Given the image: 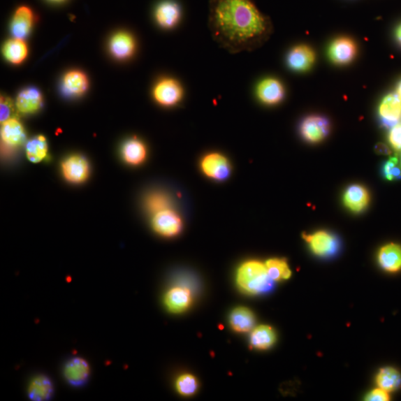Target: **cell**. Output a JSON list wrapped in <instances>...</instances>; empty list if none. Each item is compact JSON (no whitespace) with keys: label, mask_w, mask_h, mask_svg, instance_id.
<instances>
[{"label":"cell","mask_w":401,"mask_h":401,"mask_svg":"<svg viewBox=\"0 0 401 401\" xmlns=\"http://www.w3.org/2000/svg\"><path fill=\"white\" fill-rule=\"evenodd\" d=\"M208 27L214 40L231 54L258 49L273 29L252 0H210Z\"/></svg>","instance_id":"6da1fadb"},{"label":"cell","mask_w":401,"mask_h":401,"mask_svg":"<svg viewBox=\"0 0 401 401\" xmlns=\"http://www.w3.org/2000/svg\"><path fill=\"white\" fill-rule=\"evenodd\" d=\"M267 272L265 265L256 261H247L238 270L237 283L241 291L256 295L265 292L273 284Z\"/></svg>","instance_id":"7a4b0ae2"},{"label":"cell","mask_w":401,"mask_h":401,"mask_svg":"<svg viewBox=\"0 0 401 401\" xmlns=\"http://www.w3.org/2000/svg\"><path fill=\"white\" fill-rule=\"evenodd\" d=\"M200 170L207 178L217 182L226 181L231 173L229 160L219 152H210L200 161Z\"/></svg>","instance_id":"3957f363"},{"label":"cell","mask_w":401,"mask_h":401,"mask_svg":"<svg viewBox=\"0 0 401 401\" xmlns=\"http://www.w3.org/2000/svg\"><path fill=\"white\" fill-rule=\"evenodd\" d=\"M184 90L180 82L167 78L159 80L152 90L153 99L163 107H173L181 102Z\"/></svg>","instance_id":"277c9868"},{"label":"cell","mask_w":401,"mask_h":401,"mask_svg":"<svg viewBox=\"0 0 401 401\" xmlns=\"http://www.w3.org/2000/svg\"><path fill=\"white\" fill-rule=\"evenodd\" d=\"M302 238L311 251L318 256H333L338 251L339 241L331 233L320 231L312 234L303 233Z\"/></svg>","instance_id":"5b68a950"},{"label":"cell","mask_w":401,"mask_h":401,"mask_svg":"<svg viewBox=\"0 0 401 401\" xmlns=\"http://www.w3.org/2000/svg\"><path fill=\"white\" fill-rule=\"evenodd\" d=\"M152 226L153 230L162 237L174 238L182 232L183 221L176 212L172 209H168L154 214Z\"/></svg>","instance_id":"8992f818"},{"label":"cell","mask_w":401,"mask_h":401,"mask_svg":"<svg viewBox=\"0 0 401 401\" xmlns=\"http://www.w3.org/2000/svg\"><path fill=\"white\" fill-rule=\"evenodd\" d=\"M331 125L326 117L310 115L302 122L300 127L302 138L312 144L319 143L329 134Z\"/></svg>","instance_id":"52a82bcc"},{"label":"cell","mask_w":401,"mask_h":401,"mask_svg":"<svg viewBox=\"0 0 401 401\" xmlns=\"http://www.w3.org/2000/svg\"><path fill=\"white\" fill-rule=\"evenodd\" d=\"M357 45L351 38L342 37L334 40L328 48V56L333 64L344 66L356 58Z\"/></svg>","instance_id":"ba28073f"},{"label":"cell","mask_w":401,"mask_h":401,"mask_svg":"<svg viewBox=\"0 0 401 401\" xmlns=\"http://www.w3.org/2000/svg\"><path fill=\"white\" fill-rule=\"evenodd\" d=\"M91 370L89 363L80 357L70 358L64 365V377L67 383L74 387L87 384Z\"/></svg>","instance_id":"9c48e42d"},{"label":"cell","mask_w":401,"mask_h":401,"mask_svg":"<svg viewBox=\"0 0 401 401\" xmlns=\"http://www.w3.org/2000/svg\"><path fill=\"white\" fill-rule=\"evenodd\" d=\"M256 94L261 103L272 105L278 104L284 99L285 89L278 79L267 78L258 82Z\"/></svg>","instance_id":"30bf717a"},{"label":"cell","mask_w":401,"mask_h":401,"mask_svg":"<svg viewBox=\"0 0 401 401\" xmlns=\"http://www.w3.org/2000/svg\"><path fill=\"white\" fill-rule=\"evenodd\" d=\"M64 178L71 183L85 182L89 175V165L87 160L78 155L69 156L62 163Z\"/></svg>","instance_id":"8fae6325"},{"label":"cell","mask_w":401,"mask_h":401,"mask_svg":"<svg viewBox=\"0 0 401 401\" xmlns=\"http://www.w3.org/2000/svg\"><path fill=\"white\" fill-rule=\"evenodd\" d=\"M379 114L381 124L388 129H391L401 119V100L397 94L389 93L386 96L379 105Z\"/></svg>","instance_id":"7c38bea8"},{"label":"cell","mask_w":401,"mask_h":401,"mask_svg":"<svg viewBox=\"0 0 401 401\" xmlns=\"http://www.w3.org/2000/svg\"><path fill=\"white\" fill-rule=\"evenodd\" d=\"M315 53L309 45H299L293 47L287 56L289 67L297 73H305L312 68L315 62Z\"/></svg>","instance_id":"4fadbf2b"},{"label":"cell","mask_w":401,"mask_h":401,"mask_svg":"<svg viewBox=\"0 0 401 401\" xmlns=\"http://www.w3.org/2000/svg\"><path fill=\"white\" fill-rule=\"evenodd\" d=\"M89 87L87 75L81 71L73 70L63 78L61 89L64 96L67 98H78L84 94Z\"/></svg>","instance_id":"5bb4252c"},{"label":"cell","mask_w":401,"mask_h":401,"mask_svg":"<svg viewBox=\"0 0 401 401\" xmlns=\"http://www.w3.org/2000/svg\"><path fill=\"white\" fill-rule=\"evenodd\" d=\"M27 133L24 126L17 117L2 123L1 139L3 145L8 148L15 149L25 143Z\"/></svg>","instance_id":"9a60e30c"},{"label":"cell","mask_w":401,"mask_h":401,"mask_svg":"<svg viewBox=\"0 0 401 401\" xmlns=\"http://www.w3.org/2000/svg\"><path fill=\"white\" fill-rule=\"evenodd\" d=\"M34 21L33 10L28 6H20L16 10L11 20L10 32L15 38L25 39L29 36Z\"/></svg>","instance_id":"2e32d148"},{"label":"cell","mask_w":401,"mask_h":401,"mask_svg":"<svg viewBox=\"0 0 401 401\" xmlns=\"http://www.w3.org/2000/svg\"><path fill=\"white\" fill-rule=\"evenodd\" d=\"M15 104L17 111L21 114L32 115L36 113L43 108V94L37 88H26L18 94Z\"/></svg>","instance_id":"e0dca14e"},{"label":"cell","mask_w":401,"mask_h":401,"mask_svg":"<svg viewBox=\"0 0 401 401\" xmlns=\"http://www.w3.org/2000/svg\"><path fill=\"white\" fill-rule=\"evenodd\" d=\"M370 196L363 186L353 184L349 187L344 195V205L353 213H360L369 205Z\"/></svg>","instance_id":"ac0fdd59"},{"label":"cell","mask_w":401,"mask_h":401,"mask_svg":"<svg viewBox=\"0 0 401 401\" xmlns=\"http://www.w3.org/2000/svg\"><path fill=\"white\" fill-rule=\"evenodd\" d=\"M192 303L191 291L184 287L171 289L165 295L164 304L173 314H180L190 307Z\"/></svg>","instance_id":"d6986e66"},{"label":"cell","mask_w":401,"mask_h":401,"mask_svg":"<svg viewBox=\"0 0 401 401\" xmlns=\"http://www.w3.org/2000/svg\"><path fill=\"white\" fill-rule=\"evenodd\" d=\"M136 41L131 34L122 31L113 35L110 42L111 54L119 60H126L136 50Z\"/></svg>","instance_id":"ffe728a7"},{"label":"cell","mask_w":401,"mask_h":401,"mask_svg":"<svg viewBox=\"0 0 401 401\" xmlns=\"http://www.w3.org/2000/svg\"><path fill=\"white\" fill-rule=\"evenodd\" d=\"M155 18L161 28L173 29L178 24L181 19L180 7L173 1L162 2L155 10Z\"/></svg>","instance_id":"44dd1931"},{"label":"cell","mask_w":401,"mask_h":401,"mask_svg":"<svg viewBox=\"0 0 401 401\" xmlns=\"http://www.w3.org/2000/svg\"><path fill=\"white\" fill-rule=\"evenodd\" d=\"M54 387L50 377L45 374L34 377L28 388V396L34 401H47L52 399Z\"/></svg>","instance_id":"7402d4cb"},{"label":"cell","mask_w":401,"mask_h":401,"mask_svg":"<svg viewBox=\"0 0 401 401\" xmlns=\"http://www.w3.org/2000/svg\"><path fill=\"white\" fill-rule=\"evenodd\" d=\"M377 259L381 267L387 272H398L401 270V246L395 243L384 246Z\"/></svg>","instance_id":"603a6c76"},{"label":"cell","mask_w":401,"mask_h":401,"mask_svg":"<svg viewBox=\"0 0 401 401\" xmlns=\"http://www.w3.org/2000/svg\"><path fill=\"white\" fill-rule=\"evenodd\" d=\"M230 324L235 332L249 333L255 324L254 313L249 309L240 307L235 309L231 314Z\"/></svg>","instance_id":"cb8c5ba5"},{"label":"cell","mask_w":401,"mask_h":401,"mask_svg":"<svg viewBox=\"0 0 401 401\" xmlns=\"http://www.w3.org/2000/svg\"><path fill=\"white\" fill-rule=\"evenodd\" d=\"M147 148L143 141L133 138L126 141L122 147V156L129 164L139 165L147 158Z\"/></svg>","instance_id":"d4e9b609"},{"label":"cell","mask_w":401,"mask_h":401,"mask_svg":"<svg viewBox=\"0 0 401 401\" xmlns=\"http://www.w3.org/2000/svg\"><path fill=\"white\" fill-rule=\"evenodd\" d=\"M3 53L9 63L19 65L24 61L28 56V46L22 39L15 38L5 43Z\"/></svg>","instance_id":"484cf974"},{"label":"cell","mask_w":401,"mask_h":401,"mask_svg":"<svg viewBox=\"0 0 401 401\" xmlns=\"http://www.w3.org/2000/svg\"><path fill=\"white\" fill-rule=\"evenodd\" d=\"M250 339L251 345L254 349L266 350L275 345L277 335L273 328L259 326L253 329Z\"/></svg>","instance_id":"4316f807"},{"label":"cell","mask_w":401,"mask_h":401,"mask_svg":"<svg viewBox=\"0 0 401 401\" xmlns=\"http://www.w3.org/2000/svg\"><path fill=\"white\" fill-rule=\"evenodd\" d=\"M377 386L388 393H392L401 386V375L394 368L386 367L380 370L376 377Z\"/></svg>","instance_id":"83f0119b"},{"label":"cell","mask_w":401,"mask_h":401,"mask_svg":"<svg viewBox=\"0 0 401 401\" xmlns=\"http://www.w3.org/2000/svg\"><path fill=\"white\" fill-rule=\"evenodd\" d=\"M48 143L43 136H38L31 139L27 145V156L33 163H39L48 154Z\"/></svg>","instance_id":"f1b7e54d"},{"label":"cell","mask_w":401,"mask_h":401,"mask_svg":"<svg viewBox=\"0 0 401 401\" xmlns=\"http://www.w3.org/2000/svg\"><path fill=\"white\" fill-rule=\"evenodd\" d=\"M265 265L269 277L273 281L286 280L291 276V270L285 259L270 258Z\"/></svg>","instance_id":"f546056e"},{"label":"cell","mask_w":401,"mask_h":401,"mask_svg":"<svg viewBox=\"0 0 401 401\" xmlns=\"http://www.w3.org/2000/svg\"><path fill=\"white\" fill-rule=\"evenodd\" d=\"M198 383L196 377L191 374L181 375L176 381V389L183 396H191L196 393Z\"/></svg>","instance_id":"4dcf8cb0"},{"label":"cell","mask_w":401,"mask_h":401,"mask_svg":"<svg viewBox=\"0 0 401 401\" xmlns=\"http://www.w3.org/2000/svg\"><path fill=\"white\" fill-rule=\"evenodd\" d=\"M171 200L167 196L161 193L151 194L147 199V209L153 214H156L162 210L171 209Z\"/></svg>","instance_id":"1f68e13d"},{"label":"cell","mask_w":401,"mask_h":401,"mask_svg":"<svg viewBox=\"0 0 401 401\" xmlns=\"http://www.w3.org/2000/svg\"><path fill=\"white\" fill-rule=\"evenodd\" d=\"M382 174L388 181L401 180V166L398 156H392L384 163Z\"/></svg>","instance_id":"d6a6232c"},{"label":"cell","mask_w":401,"mask_h":401,"mask_svg":"<svg viewBox=\"0 0 401 401\" xmlns=\"http://www.w3.org/2000/svg\"><path fill=\"white\" fill-rule=\"evenodd\" d=\"M15 111V105L13 101L8 98L3 97L1 99V122L3 123L11 117H14L13 115Z\"/></svg>","instance_id":"836d02e7"},{"label":"cell","mask_w":401,"mask_h":401,"mask_svg":"<svg viewBox=\"0 0 401 401\" xmlns=\"http://www.w3.org/2000/svg\"><path fill=\"white\" fill-rule=\"evenodd\" d=\"M388 138L392 147L396 151L401 152V123H398L391 128Z\"/></svg>","instance_id":"e575fe53"},{"label":"cell","mask_w":401,"mask_h":401,"mask_svg":"<svg viewBox=\"0 0 401 401\" xmlns=\"http://www.w3.org/2000/svg\"><path fill=\"white\" fill-rule=\"evenodd\" d=\"M388 393L384 389L379 387L365 396V400L368 401H388L391 400Z\"/></svg>","instance_id":"d590c367"},{"label":"cell","mask_w":401,"mask_h":401,"mask_svg":"<svg viewBox=\"0 0 401 401\" xmlns=\"http://www.w3.org/2000/svg\"><path fill=\"white\" fill-rule=\"evenodd\" d=\"M375 152L380 155H391L392 151L385 144L379 143L375 146Z\"/></svg>","instance_id":"8d00e7d4"},{"label":"cell","mask_w":401,"mask_h":401,"mask_svg":"<svg viewBox=\"0 0 401 401\" xmlns=\"http://www.w3.org/2000/svg\"><path fill=\"white\" fill-rule=\"evenodd\" d=\"M395 36L398 43L401 46V23L395 29Z\"/></svg>","instance_id":"74e56055"},{"label":"cell","mask_w":401,"mask_h":401,"mask_svg":"<svg viewBox=\"0 0 401 401\" xmlns=\"http://www.w3.org/2000/svg\"><path fill=\"white\" fill-rule=\"evenodd\" d=\"M398 96L401 100V80L399 81L398 87H397V93Z\"/></svg>","instance_id":"f35d334b"},{"label":"cell","mask_w":401,"mask_h":401,"mask_svg":"<svg viewBox=\"0 0 401 401\" xmlns=\"http://www.w3.org/2000/svg\"><path fill=\"white\" fill-rule=\"evenodd\" d=\"M49 1L54 3H61L66 1V0H49Z\"/></svg>","instance_id":"ab89813d"},{"label":"cell","mask_w":401,"mask_h":401,"mask_svg":"<svg viewBox=\"0 0 401 401\" xmlns=\"http://www.w3.org/2000/svg\"><path fill=\"white\" fill-rule=\"evenodd\" d=\"M400 166H401V159H400Z\"/></svg>","instance_id":"60d3db41"}]
</instances>
